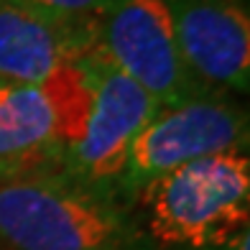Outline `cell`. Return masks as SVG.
<instances>
[{"instance_id":"6da1fadb","label":"cell","mask_w":250,"mask_h":250,"mask_svg":"<svg viewBox=\"0 0 250 250\" xmlns=\"http://www.w3.org/2000/svg\"><path fill=\"white\" fill-rule=\"evenodd\" d=\"M0 243L10 250H156L128 204L66 174L0 184Z\"/></svg>"},{"instance_id":"52a82bcc","label":"cell","mask_w":250,"mask_h":250,"mask_svg":"<svg viewBox=\"0 0 250 250\" xmlns=\"http://www.w3.org/2000/svg\"><path fill=\"white\" fill-rule=\"evenodd\" d=\"M189 74L207 89L248 92L250 16L245 0H166Z\"/></svg>"},{"instance_id":"5b68a950","label":"cell","mask_w":250,"mask_h":250,"mask_svg":"<svg viewBox=\"0 0 250 250\" xmlns=\"http://www.w3.org/2000/svg\"><path fill=\"white\" fill-rule=\"evenodd\" d=\"M235 148H248V118L220 92H202L174 107H161L130 146L118 197L130 207L135 194L161 174Z\"/></svg>"},{"instance_id":"9c48e42d","label":"cell","mask_w":250,"mask_h":250,"mask_svg":"<svg viewBox=\"0 0 250 250\" xmlns=\"http://www.w3.org/2000/svg\"><path fill=\"white\" fill-rule=\"evenodd\" d=\"M49 13L54 18L69 21V23H82V26H95L97 18L115 3V0H23Z\"/></svg>"},{"instance_id":"30bf717a","label":"cell","mask_w":250,"mask_h":250,"mask_svg":"<svg viewBox=\"0 0 250 250\" xmlns=\"http://www.w3.org/2000/svg\"><path fill=\"white\" fill-rule=\"evenodd\" d=\"M220 250H248V230H243V232H237L235 237H230Z\"/></svg>"},{"instance_id":"7a4b0ae2","label":"cell","mask_w":250,"mask_h":250,"mask_svg":"<svg viewBox=\"0 0 250 250\" xmlns=\"http://www.w3.org/2000/svg\"><path fill=\"white\" fill-rule=\"evenodd\" d=\"M133 204L141 207V227L156 248L220 250L248 230V151H222L176 166L148 181Z\"/></svg>"},{"instance_id":"8992f818","label":"cell","mask_w":250,"mask_h":250,"mask_svg":"<svg viewBox=\"0 0 250 250\" xmlns=\"http://www.w3.org/2000/svg\"><path fill=\"white\" fill-rule=\"evenodd\" d=\"M95 46L161 107L214 92L189 74L166 0H115L95 23Z\"/></svg>"},{"instance_id":"ba28073f","label":"cell","mask_w":250,"mask_h":250,"mask_svg":"<svg viewBox=\"0 0 250 250\" xmlns=\"http://www.w3.org/2000/svg\"><path fill=\"white\" fill-rule=\"evenodd\" d=\"M92 43L95 26L54 18L23 0H0V82H46Z\"/></svg>"},{"instance_id":"3957f363","label":"cell","mask_w":250,"mask_h":250,"mask_svg":"<svg viewBox=\"0 0 250 250\" xmlns=\"http://www.w3.org/2000/svg\"><path fill=\"white\" fill-rule=\"evenodd\" d=\"M89 82L79 59L39 84L0 82V184L64 174L89 115Z\"/></svg>"},{"instance_id":"277c9868","label":"cell","mask_w":250,"mask_h":250,"mask_svg":"<svg viewBox=\"0 0 250 250\" xmlns=\"http://www.w3.org/2000/svg\"><path fill=\"white\" fill-rule=\"evenodd\" d=\"M79 64L87 74L92 102L82 138L66 156L64 174L89 189L120 199L118 187L130 146L161 105L130 77H125L95 43L79 56Z\"/></svg>"}]
</instances>
